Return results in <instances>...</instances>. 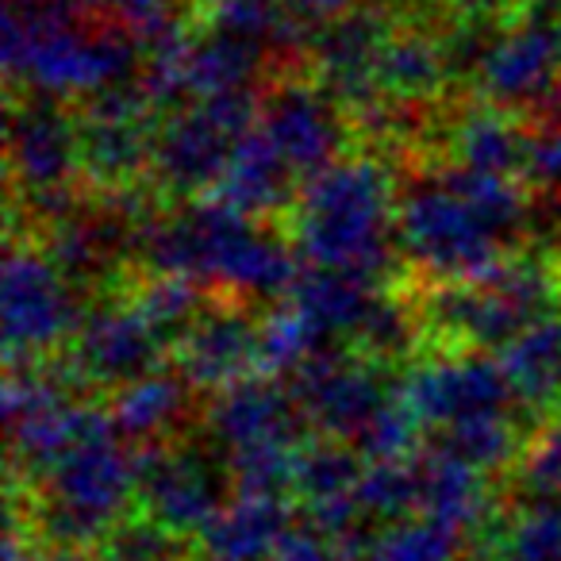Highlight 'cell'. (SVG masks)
<instances>
[{"mask_svg": "<svg viewBox=\"0 0 561 561\" xmlns=\"http://www.w3.org/2000/svg\"><path fill=\"white\" fill-rule=\"evenodd\" d=\"M523 224V193L507 173L438 170L400 193L397 239L420 270L477 280L500 265V242Z\"/></svg>", "mask_w": 561, "mask_h": 561, "instance_id": "cell-1", "label": "cell"}, {"mask_svg": "<svg viewBox=\"0 0 561 561\" xmlns=\"http://www.w3.org/2000/svg\"><path fill=\"white\" fill-rule=\"evenodd\" d=\"M139 250L158 273H181L242 297H277L297 285V254L262 219L242 216L224 201L196 204L139 231Z\"/></svg>", "mask_w": 561, "mask_h": 561, "instance_id": "cell-2", "label": "cell"}, {"mask_svg": "<svg viewBox=\"0 0 561 561\" xmlns=\"http://www.w3.org/2000/svg\"><path fill=\"white\" fill-rule=\"evenodd\" d=\"M139 47L135 32H89L66 0H9L4 12V70L43 101H93L104 89L124 85Z\"/></svg>", "mask_w": 561, "mask_h": 561, "instance_id": "cell-3", "label": "cell"}, {"mask_svg": "<svg viewBox=\"0 0 561 561\" xmlns=\"http://www.w3.org/2000/svg\"><path fill=\"white\" fill-rule=\"evenodd\" d=\"M400 196L374 158H343L305 178L293 208L297 254L316 270L377 277L392 257Z\"/></svg>", "mask_w": 561, "mask_h": 561, "instance_id": "cell-4", "label": "cell"}, {"mask_svg": "<svg viewBox=\"0 0 561 561\" xmlns=\"http://www.w3.org/2000/svg\"><path fill=\"white\" fill-rule=\"evenodd\" d=\"M35 481L39 496L27 500V530L47 546L93 550L139 500V450H127L116 423H104L50 461Z\"/></svg>", "mask_w": 561, "mask_h": 561, "instance_id": "cell-5", "label": "cell"}, {"mask_svg": "<svg viewBox=\"0 0 561 561\" xmlns=\"http://www.w3.org/2000/svg\"><path fill=\"white\" fill-rule=\"evenodd\" d=\"M257 112L262 104L254 101L250 89L196 96V104L178 112L154 135L150 162H154L158 181L178 196H193L208 185H219L234 142L250 131Z\"/></svg>", "mask_w": 561, "mask_h": 561, "instance_id": "cell-6", "label": "cell"}, {"mask_svg": "<svg viewBox=\"0 0 561 561\" xmlns=\"http://www.w3.org/2000/svg\"><path fill=\"white\" fill-rule=\"evenodd\" d=\"M553 300V285L542 270L523 262H500L477 280H450V289L435 293L431 308L450 335L473 346H504L542 320Z\"/></svg>", "mask_w": 561, "mask_h": 561, "instance_id": "cell-7", "label": "cell"}, {"mask_svg": "<svg viewBox=\"0 0 561 561\" xmlns=\"http://www.w3.org/2000/svg\"><path fill=\"white\" fill-rule=\"evenodd\" d=\"M0 308H4V351L12 366L43 358L81 328L70 277L55 257L39 250H9L0 277Z\"/></svg>", "mask_w": 561, "mask_h": 561, "instance_id": "cell-8", "label": "cell"}, {"mask_svg": "<svg viewBox=\"0 0 561 561\" xmlns=\"http://www.w3.org/2000/svg\"><path fill=\"white\" fill-rule=\"evenodd\" d=\"M473 70L496 104L546 101L561 81V12L530 9L519 24L484 43Z\"/></svg>", "mask_w": 561, "mask_h": 561, "instance_id": "cell-9", "label": "cell"}, {"mask_svg": "<svg viewBox=\"0 0 561 561\" xmlns=\"http://www.w3.org/2000/svg\"><path fill=\"white\" fill-rule=\"evenodd\" d=\"M400 397L420 415V423L438 431L481 420V415H504L515 404L500 358L492 362L484 354H461V358L415 366L400 385Z\"/></svg>", "mask_w": 561, "mask_h": 561, "instance_id": "cell-10", "label": "cell"}, {"mask_svg": "<svg viewBox=\"0 0 561 561\" xmlns=\"http://www.w3.org/2000/svg\"><path fill=\"white\" fill-rule=\"evenodd\" d=\"M224 507V481L208 454L193 446H139V512L196 538Z\"/></svg>", "mask_w": 561, "mask_h": 561, "instance_id": "cell-11", "label": "cell"}, {"mask_svg": "<svg viewBox=\"0 0 561 561\" xmlns=\"http://www.w3.org/2000/svg\"><path fill=\"white\" fill-rule=\"evenodd\" d=\"M305 420L328 438H358L362 427L389 404V385L369 366L366 358H346V354H312L297 369L293 381Z\"/></svg>", "mask_w": 561, "mask_h": 561, "instance_id": "cell-12", "label": "cell"}, {"mask_svg": "<svg viewBox=\"0 0 561 561\" xmlns=\"http://www.w3.org/2000/svg\"><path fill=\"white\" fill-rule=\"evenodd\" d=\"M12 178L35 196L50 219L73 211L70 178L81 170V127H73L50 104H27L9 127Z\"/></svg>", "mask_w": 561, "mask_h": 561, "instance_id": "cell-13", "label": "cell"}, {"mask_svg": "<svg viewBox=\"0 0 561 561\" xmlns=\"http://www.w3.org/2000/svg\"><path fill=\"white\" fill-rule=\"evenodd\" d=\"M162 354V331L135 305L96 308L73 339L70 374L93 385H127L150 374Z\"/></svg>", "mask_w": 561, "mask_h": 561, "instance_id": "cell-14", "label": "cell"}, {"mask_svg": "<svg viewBox=\"0 0 561 561\" xmlns=\"http://www.w3.org/2000/svg\"><path fill=\"white\" fill-rule=\"evenodd\" d=\"M305 412H300L293 389H280L270 374L242 377V381L219 389V397L208 408V427L211 438L224 446L227 454L254 450V446H277V443H305L300 427H305Z\"/></svg>", "mask_w": 561, "mask_h": 561, "instance_id": "cell-15", "label": "cell"}, {"mask_svg": "<svg viewBox=\"0 0 561 561\" xmlns=\"http://www.w3.org/2000/svg\"><path fill=\"white\" fill-rule=\"evenodd\" d=\"M335 96H323L308 85H280L257 112V131L280 150L297 178L328 170L343 147V124H339Z\"/></svg>", "mask_w": 561, "mask_h": 561, "instance_id": "cell-16", "label": "cell"}, {"mask_svg": "<svg viewBox=\"0 0 561 561\" xmlns=\"http://www.w3.org/2000/svg\"><path fill=\"white\" fill-rule=\"evenodd\" d=\"M389 27L377 12H346L331 20L316 39V70L335 101L351 104L354 112L377 108V62H381Z\"/></svg>", "mask_w": 561, "mask_h": 561, "instance_id": "cell-17", "label": "cell"}, {"mask_svg": "<svg viewBox=\"0 0 561 561\" xmlns=\"http://www.w3.org/2000/svg\"><path fill=\"white\" fill-rule=\"evenodd\" d=\"M257 335L262 323L247 320V312L219 308L201 312L178 335V369L196 389H227L257 369Z\"/></svg>", "mask_w": 561, "mask_h": 561, "instance_id": "cell-18", "label": "cell"}, {"mask_svg": "<svg viewBox=\"0 0 561 561\" xmlns=\"http://www.w3.org/2000/svg\"><path fill=\"white\" fill-rule=\"evenodd\" d=\"M293 527V507L273 492H234L204 530L196 535V550L204 561H270L280 538Z\"/></svg>", "mask_w": 561, "mask_h": 561, "instance_id": "cell-19", "label": "cell"}, {"mask_svg": "<svg viewBox=\"0 0 561 561\" xmlns=\"http://www.w3.org/2000/svg\"><path fill=\"white\" fill-rule=\"evenodd\" d=\"M415 477H420V512L415 515L450 523L461 535H469L496 507L489 496L484 469H477L473 461L458 458L438 443L415 454Z\"/></svg>", "mask_w": 561, "mask_h": 561, "instance_id": "cell-20", "label": "cell"}, {"mask_svg": "<svg viewBox=\"0 0 561 561\" xmlns=\"http://www.w3.org/2000/svg\"><path fill=\"white\" fill-rule=\"evenodd\" d=\"M293 165L262 131H247L234 142L227 170L216 185V201L239 208L242 216L265 219L293 201Z\"/></svg>", "mask_w": 561, "mask_h": 561, "instance_id": "cell-21", "label": "cell"}, {"mask_svg": "<svg viewBox=\"0 0 561 561\" xmlns=\"http://www.w3.org/2000/svg\"><path fill=\"white\" fill-rule=\"evenodd\" d=\"M154 150V135L147 131V116L89 104V119L81 124V170L104 188H124Z\"/></svg>", "mask_w": 561, "mask_h": 561, "instance_id": "cell-22", "label": "cell"}, {"mask_svg": "<svg viewBox=\"0 0 561 561\" xmlns=\"http://www.w3.org/2000/svg\"><path fill=\"white\" fill-rule=\"evenodd\" d=\"M500 366L519 404L550 408L561 397V320L542 316L523 328L500 346Z\"/></svg>", "mask_w": 561, "mask_h": 561, "instance_id": "cell-23", "label": "cell"}, {"mask_svg": "<svg viewBox=\"0 0 561 561\" xmlns=\"http://www.w3.org/2000/svg\"><path fill=\"white\" fill-rule=\"evenodd\" d=\"M285 297L328 335H346V331H362L369 312L377 308V297L369 289V277H354L343 270H316L297 277Z\"/></svg>", "mask_w": 561, "mask_h": 561, "instance_id": "cell-24", "label": "cell"}, {"mask_svg": "<svg viewBox=\"0 0 561 561\" xmlns=\"http://www.w3.org/2000/svg\"><path fill=\"white\" fill-rule=\"evenodd\" d=\"M185 404H188L185 377L150 369V374L119 385L116 397H112L108 415L124 438H131V443H154L162 431H170L181 420Z\"/></svg>", "mask_w": 561, "mask_h": 561, "instance_id": "cell-25", "label": "cell"}, {"mask_svg": "<svg viewBox=\"0 0 561 561\" xmlns=\"http://www.w3.org/2000/svg\"><path fill=\"white\" fill-rule=\"evenodd\" d=\"M257 58H262V50L250 47L247 39H234V35L211 27L204 39L185 43V55H181V85L193 96H216V93H234V89H250Z\"/></svg>", "mask_w": 561, "mask_h": 561, "instance_id": "cell-26", "label": "cell"}, {"mask_svg": "<svg viewBox=\"0 0 561 561\" xmlns=\"http://www.w3.org/2000/svg\"><path fill=\"white\" fill-rule=\"evenodd\" d=\"M446 70H450V50L423 32H400L385 39L377 89L392 101H423L443 85Z\"/></svg>", "mask_w": 561, "mask_h": 561, "instance_id": "cell-27", "label": "cell"}, {"mask_svg": "<svg viewBox=\"0 0 561 561\" xmlns=\"http://www.w3.org/2000/svg\"><path fill=\"white\" fill-rule=\"evenodd\" d=\"M354 561H466V535L431 515L392 519L377 535H362Z\"/></svg>", "mask_w": 561, "mask_h": 561, "instance_id": "cell-28", "label": "cell"}, {"mask_svg": "<svg viewBox=\"0 0 561 561\" xmlns=\"http://www.w3.org/2000/svg\"><path fill=\"white\" fill-rule=\"evenodd\" d=\"M527 135L496 108H477L454 127V154L461 165L481 173H507L527 165Z\"/></svg>", "mask_w": 561, "mask_h": 561, "instance_id": "cell-29", "label": "cell"}, {"mask_svg": "<svg viewBox=\"0 0 561 561\" xmlns=\"http://www.w3.org/2000/svg\"><path fill=\"white\" fill-rule=\"evenodd\" d=\"M208 16L216 32L247 39L257 50H297L305 32H312V24L293 16L280 0H211Z\"/></svg>", "mask_w": 561, "mask_h": 561, "instance_id": "cell-30", "label": "cell"}, {"mask_svg": "<svg viewBox=\"0 0 561 561\" xmlns=\"http://www.w3.org/2000/svg\"><path fill=\"white\" fill-rule=\"evenodd\" d=\"M362 473H366V458L358 454V446H343L339 438H320V443L300 446L293 492L300 496V507L335 496H354Z\"/></svg>", "mask_w": 561, "mask_h": 561, "instance_id": "cell-31", "label": "cell"}, {"mask_svg": "<svg viewBox=\"0 0 561 561\" xmlns=\"http://www.w3.org/2000/svg\"><path fill=\"white\" fill-rule=\"evenodd\" d=\"M323 331L300 312L293 300L273 308L262 320V335H257V374H297L312 354H320Z\"/></svg>", "mask_w": 561, "mask_h": 561, "instance_id": "cell-32", "label": "cell"}, {"mask_svg": "<svg viewBox=\"0 0 561 561\" xmlns=\"http://www.w3.org/2000/svg\"><path fill=\"white\" fill-rule=\"evenodd\" d=\"M492 561H561V496L527 500L507 515Z\"/></svg>", "mask_w": 561, "mask_h": 561, "instance_id": "cell-33", "label": "cell"}, {"mask_svg": "<svg viewBox=\"0 0 561 561\" xmlns=\"http://www.w3.org/2000/svg\"><path fill=\"white\" fill-rule=\"evenodd\" d=\"M438 446H446L450 454H458V458L473 461L477 469L492 473V469L515 466L527 443H523L519 423L512 420V412H504V415H481V420H466L458 427H446L438 435Z\"/></svg>", "mask_w": 561, "mask_h": 561, "instance_id": "cell-34", "label": "cell"}, {"mask_svg": "<svg viewBox=\"0 0 561 561\" xmlns=\"http://www.w3.org/2000/svg\"><path fill=\"white\" fill-rule=\"evenodd\" d=\"M362 515L374 519H408L420 512V477H415V458L408 461H366V473L358 481Z\"/></svg>", "mask_w": 561, "mask_h": 561, "instance_id": "cell-35", "label": "cell"}, {"mask_svg": "<svg viewBox=\"0 0 561 561\" xmlns=\"http://www.w3.org/2000/svg\"><path fill=\"white\" fill-rule=\"evenodd\" d=\"M188 553H193V546L185 535L162 527L142 512L135 519H124L101 542L104 561H188Z\"/></svg>", "mask_w": 561, "mask_h": 561, "instance_id": "cell-36", "label": "cell"}, {"mask_svg": "<svg viewBox=\"0 0 561 561\" xmlns=\"http://www.w3.org/2000/svg\"><path fill=\"white\" fill-rule=\"evenodd\" d=\"M420 415L408 408V400L392 397L389 404L381 408V412L374 415V420L362 427V435L354 438V446H358V454L366 461H408L415 458V443H420Z\"/></svg>", "mask_w": 561, "mask_h": 561, "instance_id": "cell-37", "label": "cell"}, {"mask_svg": "<svg viewBox=\"0 0 561 561\" xmlns=\"http://www.w3.org/2000/svg\"><path fill=\"white\" fill-rule=\"evenodd\" d=\"M196 305H201V293H196V280L181 277V273H158L135 297V308L154 323L158 331L185 328L196 320Z\"/></svg>", "mask_w": 561, "mask_h": 561, "instance_id": "cell-38", "label": "cell"}, {"mask_svg": "<svg viewBox=\"0 0 561 561\" xmlns=\"http://www.w3.org/2000/svg\"><path fill=\"white\" fill-rule=\"evenodd\" d=\"M515 484L527 500H558L561 496V423L546 427L523 446L515 461Z\"/></svg>", "mask_w": 561, "mask_h": 561, "instance_id": "cell-39", "label": "cell"}, {"mask_svg": "<svg viewBox=\"0 0 561 561\" xmlns=\"http://www.w3.org/2000/svg\"><path fill=\"white\" fill-rule=\"evenodd\" d=\"M4 561H104L101 553L85 550V546H47L20 523H9V538H4Z\"/></svg>", "mask_w": 561, "mask_h": 561, "instance_id": "cell-40", "label": "cell"}, {"mask_svg": "<svg viewBox=\"0 0 561 561\" xmlns=\"http://www.w3.org/2000/svg\"><path fill=\"white\" fill-rule=\"evenodd\" d=\"M270 561H351L346 546L335 538L320 535L316 527H289V535L280 538V546L273 550Z\"/></svg>", "mask_w": 561, "mask_h": 561, "instance_id": "cell-41", "label": "cell"}, {"mask_svg": "<svg viewBox=\"0 0 561 561\" xmlns=\"http://www.w3.org/2000/svg\"><path fill=\"white\" fill-rule=\"evenodd\" d=\"M358 335L374 354H400L408 346V339H412V328H408V316L400 308L377 300V308L369 312L366 328Z\"/></svg>", "mask_w": 561, "mask_h": 561, "instance_id": "cell-42", "label": "cell"}, {"mask_svg": "<svg viewBox=\"0 0 561 561\" xmlns=\"http://www.w3.org/2000/svg\"><path fill=\"white\" fill-rule=\"evenodd\" d=\"M527 178L546 188H561V119L530 135L527 142Z\"/></svg>", "mask_w": 561, "mask_h": 561, "instance_id": "cell-43", "label": "cell"}, {"mask_svg": "<svg viewBox=\"0 0 561 561\" xmlns=\"http://www.w3.org/2000/svg\"><path fill=\"white\" fill-rule=\"evenodd\" d=\"M293 16H300L305 24H331V20L346 16L354 9V0H280Z\"/></svg>", "mask_w": 561, "mask_h": 561, "instance_id": "cell-44", "label": "cell"}, {"mask_svg": "<svg viewBox=\"0 0 561 561\" xmlns=\"http://www.w3.org/2000/svg\"><path fill=\"white\" fill-rule=\"evenodd\" d=\"M461 4L473 12H492V9H500V4H507V0H461Z\"/></svg>", "mask_w": 561, "mask_h": 561, "instance_id": "cell-45", "label": "cell"}, {"mask_svg": "<svg viewBox=\"0 0 561 561\" xmlns=\"http://www.w3.org/2000/svg\"><path fill=\"white\" fill-rule=\"evenodd\" d=\"M66 4H70V9H112V0H66Z\"/></svg>", "mask_w": 561, "mask_h": 561, "instance_id": "cell-46", "label": "cell"}]
</instances>
